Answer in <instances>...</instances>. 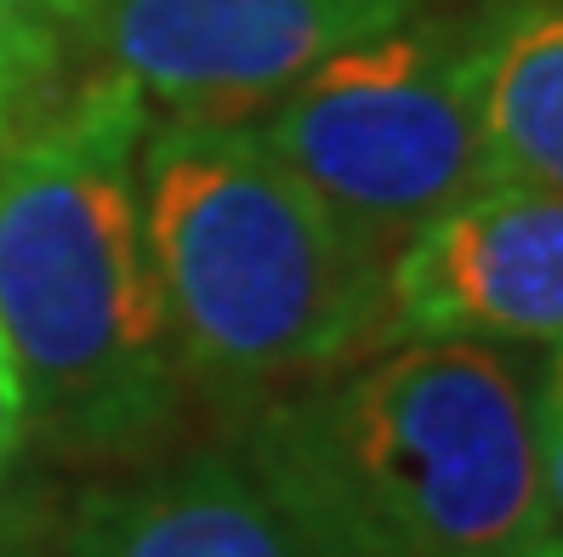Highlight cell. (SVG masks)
I'll return each mask as SVG.
<instances>
[{
	"label": "cell",
	"mask_w": 563,
	"mask_h": 557,
	"mask_svg": "<svg viewBox=\"0 0 563 557\" xmlns=\"http://www.w3.org/2000/svg\"><path fill=\"white\" fill-rule=\"evenodd\" d=\"M143 91L91 69L0 143V324L35 433L75 461H137L183 415L148 211Z\"/></svg>",
	"instance_id": "1"
},
{
	"label": "cell",
	"mask_w": 563,
	"mask_h": 557,
	"mask_svg": "<svg viewBox=\"0 0 563 557\" xmlns=\"http://www.w3.org/2000/svg\"><path fill=\"white\" fill-rule=\"evenodd\" d=\"M240 455L319 557H529L552 535L529 387L489 342H387L268 399Z\"/></svg>",
	"instance_id": "2"
},
{
	"label": "cell",
	"mask_w": 563,
	"mask_h": 557,
	"mask_svg": "<svg viewBox=\"0 0 563 557\" xmlns=\"http://www.w3.org/2000/svg\"><path fill=\"white\" fill-rule=\"evenodd\" d=\"M148 250L177 370L251 421L387 342V250L342 222L256 120H165L143 143Z\"/></svg>",
	"instance_id": "3"
},
{
	"label": "cell",
	"mask_w": 563,
	"mask_h": 557,
	"mask_svg": "<svg viewBox=\"0 0 563 557\" xmlns=\"http://www.w3.org/2000/svg\"><path fill=\"white\" fill-rule=\"evenodd\" d=\"M285 166L387 256L489 182L467 7L410 12L308 69L256 120Z\"/></svg>",
	"instance_id": "4"
},
{
	"label": "cell",
	"mask_w": 563,
	"mask_h": 557,
	"mask_svg": "<svg viewBox=\"0 0 563 557\" xmlns=\"http://www.w3.org/2000/svg\"><path fill=\"white\" fill-rule=\"evenodd\" d=\"M421 0H69L75 52L172 120H256L342 46Z\"/></svg>",
	"instance_id": "5"
},
{
	"label": "cell",
	"mask_w": 563,
	"mask_h": 557,
	"mask_svg": "<svg viewBox=\"0 0 563 557\" xmlns=\"http://www.w3.org/2000/svg\"><path fill=\"white\" fill-rule=\"evenodd\" d=\"M387 342H563V193L484 182L416 227L387 261Z\"/></svg>",
	"instance_id": "6"
},
{
	"label": "cell",
	"mask_w": 563,
	"mask_h": 557,
	"mask_svg": "<svg viewBox=\"0 0 563 557\" xmlns=\"http://www.w3.org/2000/svg\"><path fill=\"white\" fill-rule=\"evenodd\" d=\"M57 557H319L256 483L240 449L91 483L63 512Z\"/></svg>",
	"instance_id": "7"
},
{
	"label": "cell",
	"mask_w": 563,
	"mask_h": 557,
	"mask_svg": "<svg viewBox=\"0 0 563 557\" xmlns=\"http://www.w3.org/2000/svg\"><path fill=\"white\" fill-rule=\"evenodd\" d=\"M489 182L563 193V0H467Z\"/></svg>",
	"instance_id": "8"
},
{
	"label": "cell",
	"mask_w": 563,
	"mask_h": 557,
	"mask_svg": "<svg viewBox=\"0 0 563 557\" xmlns=\"http://www.w3.org/2000/svg\"><path fill=\"white\" fill-rule=\"evenodd\" d=\"M69 52V0H0V143H12L63 91Z\"/></svg>",
	"instance_id": "9"
},
{
	"label": "cell",
	"mask_w": 563,
	"mask_h": 557,
	"mask_svg": "<svg viewBox=\"0 0 563 557\" xmlns=\"http://www.w3.org/2000/svg\"><path fill=\"white\" fill-rule=\"evenodd\" d=\"M63 512L41 478H23V467L0 483V557H57Z\"/></svg>",
	"instance_id": "10"
},
{
	"label": "cell",
	"mask_w": 563,
	"mask_h": 557,
	"mask_svg": "<svg viewBox=\"0 0 563 557\" xmlns=\"http://www.w3.org/2000/svg\"><path fill=\"white\" fill-rule=\"evenodd\" d=\"M529 415H536V455H541V489L552 535H563V342H552L541 381L529 387Z\"/></svg>",
	"instance_id": "11"
},
{
	"label": "cell",
	"mask_w": 563,
	"mask_h": 557,
	"mask_svg": "<svg viewBox=\"0 0 563 557\" xmlns=\"http://www.w3.org/2000/svg\"><path fill=\"white\" fill-rule=\"evenodd\" d=\"M35 438V404H29V381L18 365V347L0 324V483L23 467V449Z\"/></svg>",
	"instance_id": "12"
},
{
	"label": "cell",
	"mask_w": 563,
	"mask_h": 557,
	"mask_svg": "<svg viewBox=\"0 0 563 557\" xmlns=\"http://www.w3.org/2000/svg\"><path fill=\"white\" fill-rule=\"evenodd\" d=\"M529 557H563V535H547L536 552H529Z\"/></svg>",
	"instance_id": "13"
}]
</instances>
